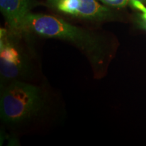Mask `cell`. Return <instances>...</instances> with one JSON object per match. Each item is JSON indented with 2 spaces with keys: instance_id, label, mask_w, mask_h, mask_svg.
Wrapping results in <instances>:
<instances>
[{
  "instance_id": "5",
  "label": "cell",
  "mask_w": 146,
  "mask_h": 146,
  "mask_svg": "<svg viewBox=\"0 0 146 146\" xmlns=\"http://www.w3.org/2000/svg\"><path fill=\"white\" fill-rule=\"evenodd\" d=\"M36 5L35 0H0V10L8 30L15 34L25 35V19Z\"/></svg>"
},
{
  "instance_id": "8",
  "label": "cell",
  "mask_w": 146,
  "mask_h": 146,
  "mask_svg": "<svg viewBox=\"0 0 146 146\" xmlns=\"http://www.w3.org/2000/svg\"><path fill=\"white\" fill-rule=\"evenodd\" d=\"M137 1H141V3H143V4L146 5V0H137Z\"/></svg>"
},
{
  "instance_id": "6",
  "label": "cell",
  "mask_w": 146,
  "mask_h": 146,
  "mask_svg": "<svg viewBox=\"0 0 146 146\" xmlns=\"http://www.w3.org/2000/svg\"><path fill=\"white\" fill-rule=\"evenodd\" d=\"M129 3L131 6L140 12L139 15V23L142 28L146 30V7L141 1L137 0H129Z\"/></svg>"
},
{
  "instance_id": "4",
  "label": "cell",
  "mask_w": 146,
  "mask_h": 146,
  "mask_svg": "<svg viewBox=\"0 0 146 146\" xmlns=\"http://www.w3.org/2000/svg\"><path fill=\"white\" fill-rule=\"evenodd\" d=\"M48 7L60 13L94 22L110 21L114 12L98 0H45Z\"/></svg>"
},
{
  "instance_id": "3",
  "label": "cell",
  "mask_w": 146,
  "mask_h": 146,
  "mask_svg": "<svg viewBox=\"0 0 146 146\" xmlns=\"http://www.w3.org/2000/svg\"><path fill=\"white\" fill-rule=\"evenodd\" d=\"M25 35H18L8 29L0 30V84L1 87L15 81H28L35 76L30 52L22 44Z\"/></svg>"
},
{
  "instance_id": "2",
  "label": "cell",
  "mask_w": 146,
  "mask_h": 146,
  "mask_svg": "<svg viewBox=\"0 0 146 146\" xmlns=\"http://www.w3.org/2000/svg\"><path fill=\"white\" fill-rule=\"evenodd\" d=\"M52 96L28 81H15L1 87L0 116L3 125L22 131L41 125L52 113Z\"/></svg>"
},
{
  "instance_id": "1",
  "label": "cell",
  "mask_w": 146,
  "mask_h": 146,
  "mask_svg": "<svg viewBox=\"0 0 146 146\" xmlns=\"http://www.w3.org/2000/svg\"><path fill=\"white\" fill-rule=\"evenodd\" d=\"M23 33L68 42L87 57L95 78L106 75L113 56L112 42L106 34L75 26L56 16L32 12L25 19Z\"/></svg>"
},
{
  "instance_id": "7",
  "label": "cell",
  "mask_w": 146,
  "mask_h": 146,
  "mask_svg": "<svg viewBox=\"0 0 146 146\" xmlns=\"http://www.w3.org/2000/svg\"><path fill=\"white\" fill-rule=\"evenodd\" d=\"M106 5L108 7L112 8H124L129 3V0H98Z\"/></svg>"
}]
</instances>
